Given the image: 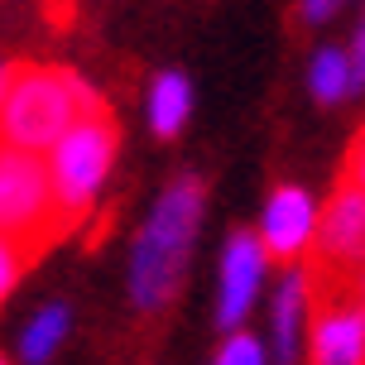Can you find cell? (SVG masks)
Wrapping results in <instances>:
<instances>
[{
    "label": "cell",
    "mask_w": 365,
    "mask_h": 365,
    "mask_svg": "<svg viewBox=\"0 0 365 365\" xmlns=\"http://www.w3.org/2000/svg\"><path fill=\"white\" fill-rule=\"evenodd\" d=\"M308 303V361L365 365V303H356V289H312Z\"/></svg>",
    "instance_id": "8992f818"
},
{
    "label": "cell",
    "mask_w": 365,
    "mask_h": 365,
    "mask_svg": "<svg viewBox=\"0 0 365 365\" xmlns=\"http://www.w3.org/2000/svg\"><path fill=\"white\" fill-rule=\"evenodd\" d=\"M312 197L303 187H279L264 207V221H259V240H264V255L269 259H298L312 240Z\"/></svg>",
    "instance_id": "ba28073f"
},
{
    "label": "cell",
    "mask_w": 365,
    "mask_h": 365,
    "mask_svg": "<svg viewBox=\"0 0 365 365\" xmlns=\"http://www.w3.org/2000/svg\"><path fill=\"white\" fill-rule=\"evenodd\" d=\"M0 236L15 240L34 264L48 245L68 236V221L58 212L48 164L29 149L0 145Z\"/></svg>",
    "instance_id": "3957f363"
},
{
    "label": "cell",
    "mask_w": 365,
    "mask_h": 365,
    "mask_svg": "<svg viewBox=\"0 0 365 365\" xmlns=\"http://www.w3.org/2000/svg\"><path fill=\"white\" fill-rule=\"evenodd\" d=\"M187 110H192V87L182 73H159L154 91H149V125L159 140H173L187 125Z\"/></svg>",
    "instance_id": "30bf717a"
},
{
    "label": "cell",
    "mask_w": 365,
    "mask_h": 365,
    "mask_svg": "<svg viewBox=\"0 0 365 365\" xmlns=\"http://www.w3.org/2000/svg\"><path fill=\"white\" fill-rule=\"evenodd\" d=\"M110 115L101 91L82 82L73 68H48V63H15L10 91L0 101V145L43 154L53 149L77 120Z\"/></svg>",
    "instance_id": "7a4b0ae2"
},
{
    "label": "cell",
    "mask_w": 365,
    "mask_h": 365,
    "mask_svg": "<svg viewBox=\"0 0 365 365\" xmlns=\"http://www.w3.org/2000/svg\"><path fill=\"white\" fill-rule=\"evenodd\" d=\"M303 308H308V274L293 269L284 284H279V293H274V356H279V365H293L298 361V336H303Z\"/></svg>",
    "instance_id": "9c48e42d"
},
{
    "label": "cell",
    "mask_w": 365,
    "mask_h": 365,
    "mask_svg": "<svg viewBox=\"0 0 365 365\" xmlns=\"http://www.w3.org/2000/svg\"><path fill=\"white\" fill-rule=\"evenodd\" d=\"M115 145H120L115 120L96 115V120H77L48 149V178H53V197H58V212L68 221V231L91 212V202H96L110 164H115Z\"/></svg>",
    "instance_id": "277c9868"
},
{
    "label": "cell",
    "mask_w": 365,
    "mask_h": 365,
    "mask_svg": "<svg viewBox=\"0 0 365 365\" xmlns=\"http://www.w3.org/2000/svg\"><path fill=\"white\" fill-rule=\"evenodd\" d=\"M264 240L259 231H236L226 240V255H221V298H217V327L236 331L245 322V312L259 293L264 279Z\"/></svg>",
    "instance_id": "52a82bcc"
},
{
    "label": "cell",
    "mask_w": 365,
    "mask_h": 365,
    "mask_svg": "<svg viewBox=\"0 0 365 365\" xmlns=\"http://www.w3.org/2000/svg\"><path fill=\"white\" fill-rule=\"evenodd\" d=\"M341 5H346V0H303L298 15H303V24H322V19H331Z\"/></svg>",
    "instance_id": "2e32d148"
},
{
    "label": "cell",
    "mask_w": 365,
    "mask_h": 365,
    "mask_svg": "<svg viewBox=\"0 0 365 365\" xmlns=\"http://www.w3.org/2000/svg\"><path fill=\"white\" fill-rule=\"evenodd\" d=\"M341 182H351V187H361V192H365V130L356 135V145L346 149V164H341Z\"/></svg>",
    "instance_id": "9a60e30c"
},
{
    "label": "cell",
    "mask_w": 365,
    "mask_h": 365,
    "mask_svg": "<svg viewBox=\"0 0 365 365\" xmlns=\"http://www.w3.org/2000/svg\"><path fill=\"white\" fill-rule=\"evenodd\" d=\"M351 91L365 87V19H361V29H356V43H351Z\"/></svg>",
    "instance_id": "e0dca14e"
},
{
    "label": "cell",
    "mask_w": 365,
    "mask_h": 365,
    "mask_svg": "<svg viewBox=\"0 0 365 365\" xmlns=\"http://www.w3.org/2000/svg\"><path fill=\"white\" fill-rule=\"evenodd\" d=\"M365 269V192L336 182L327 212L317 217V255L308 269V289H356Z\"/></svg>",
    "instance_id": "5b68a950"
},
{
    "label": "cell",
    "mask_w": 365,
    "mask_h": 365,
    "mask_svg": "<svg viewBox=\"0 0 365 365\" xmlns=\"http://www.w3.org/2000/svg\"><path fill=\"white\" fill-rule=\"evenodd\" d=\"M312 96L317 101H341V96H351V58L341 53V48H322V53L312 58Z\"/></svg>",
    "instance_id": "7c38bea8"
},
{
    "label": "cell",
    "mask_w": 365,
    "mask_h": 365,
    "mask_svg": "<svg viewBox=\"0 0 365 365\" xmlns=\"http://www.w3.org/2000/svg\"><path fill=\"white\" fill-rule=\"evenodd\" d=\"M212 365H264V346H259L250 331H231L221 351L212 356Z\"/></svg>",
    "instance_id": "4fadbf2b"
},
{
    "label": "cell",
    "mask_w": 365,
    "mask_h": 365,
    "mask_svg": "<svg viewBox=\"0 0 365 365\" xmlns=\"http://www.w3.org/2000/svg\"><path fill=\"white\" fill-rule=\"evenodd\" d=\"M361 303H365V269H361Z\"/></svg>",
    "instance_id": "d6986e66"
},
{
    "label": "cell",
    "mask_w": 365,
    "mask_h": 365,
    "mask_svg": "<svg viewBox=\"0 0 365 365\" xmlns=\"http://www.w3.org/2000/svg\"><path fill=\"white\" fill-rule=\"evenodd\" d=\"M10 77H15V63L0 58V101H5V91H10Z\"/></svg>",
    "instance_id": "ac0fdd59"
},
{
    "label": "cell",
    "mask_w": 365,
    "mask_h": 365,
    "mask_svg": "<svg viewBox=\"0 0 365 365\" xmlns=\"http://www.w3.org/2000/svg\"><path fill=\"white\" fill-rule=\"evenodd\" d=\"M202 207H207V182L197 173H182L164 187V197L154 202V217L135 240V259H130V303L154 317L164 312L182 289L187 255L202 226Z\"/></svg>",
    "instance_id": "6da1fadb"
},
{
    "label": "cell",
    "mask_w": 365,
    "mask_h": 365,
    "mask_svg": "<svg viewBox=\"0 0 365 365\" xmlns=\"http://www.w3.org/2000/svg\"><path fill=\"white\" fill-rule=\"evenodd\" d=\"M24 269H29V255L19 250L15 240H5V236H0V303L10 298V289L19 284V274H24Z\"/></svg>",
    "instance_id": "5bb4252c"
},
{
    "label": "cell",
    "mask_w": 365,
    "mask_h": 365,
    "mask_svg": "<svg viewBox=\"0 0 365 365\" xmlns=\"http://www.w3.org/2000/svg\"><path fill=\"white\" fill-rule=\"evenodd\" d=\"M68 322H73V312L63 308V303H48V308L24 327V336H19V361H24V365H43L58 346H63Z\"/></svg>",
    "instance_id": "8fae6325"
},
{
    "label": "cell",
    "mask_w": 365,
    "mask_h": 365,
    "mask_svg": "<svg viewBox=\"0 0 365 365\" xmlns=\"http://www.w3.org/2000/svg\"><path fill=\"white\" fill-rule=\"evenodd\" d=\"M0 365H10V361H5V356H0Z\"/></svg>",
    "instance_id": "ffe728a7"
}]
</instances>
